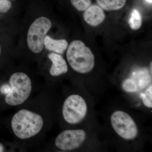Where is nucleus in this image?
<instances>
[{"label": "nucleus", "mask_w": 152, "mask_h": 152, "mask_svg": "<svg viewBox=\"0 0 152 152\" xmlns=\"http://www.w3.org/2000/svg\"><path fill=\"white\" fill-rule=\"evenodd\" d=\"M43 125L42 117L26 109L17 112L11 121L14 134L22 140L29 139L37 134L42 130Z\"/></svg>", "instance_id": "obj_1"}, {"label": "nucleus", "mask_w": 152, "mask_h": 152, "mask_svg": "<svg viewBox=\"0 0 152 152\" xmlns=\"http://www.w3.org/2000/svg\"><path fill=\"white\" fill-rule=\"evenodd\" d=\"M10 85L1 91L6 96L5 101L10 106L20 105L27 99L32 91L31 81L29 76L22 72L14 73L9 80Z\"/></svg>", "instance_id": "obj_2"}, {"label": "nucleus", "mask_w": 152, "mask_h": 152, "mask_svg": "<svg viewBox=\"0 0 152 152\" xmlns=\"http://www.w3.org/2000/svg\"><path fill=\"white\" fill-rule=\"evenodd\" d=\"M66 56L71 67L77 72L88 73L94 66V54L81 41L75 40L71 42L67 49Z\"/></svg>", "instance_id": "obj_3"}, {"label": "nucleus", "mask_w": 152, "mask_h": 152, "mask_svg": "<svg viewBox=\"0 0 152 152\" xmlns=\"http://www.w3.org/2000/svg\"><path fill=\"white\" fill-rule=\"evenodd\" d=\"M52 26V21L45 16L38 17L32 22L26 37L27 47L30 51L35 54L42 51L45 38Z\"/></svg>", "instance_id": "obj_4"}, {"label": "nucleus", "mask_w": 152, "mask_h": 152, "mask_svg": "<svg viewBox=\"0 0 152 152\" xmlns=\"http://www.w3.org/2000/svg\"><path fill=\"white\" fill-rule=\"evenodd\" d=\"M87 105L84 99L80 95L69 96L63 105V117L66 122L75 124L81 121L86 115Z\"/></svg>", "instance_id": "obj_5"}, {"label": "nucleus", "mask_w": 152, "mask_h": 152, "mask_svg": "<svg viewBox=\"0 0 152 152\" xmlns=\"http://www.w3.org/2000/svg\"><path fill=\"white\" fill-rule=\"evenodd\" d=\"M111 123L116 133L123 138L132 140L138 135L136 123L130 115L122 111H117L112 114Z\"/></svg>", "instance_id": "obj_6"}, {"label": "nucleus", "mask_w": 152, "mask_h": 152, "mask_svg": "<svg viewBox=\"0 0 152 152\" xmlns=\"http://www.w3.org/2000/svg\"><path fill=\"white\" fill-rule=\"evenodd\" d=\"M86 137V134L83 130H67L57 136L55 145L60 150L72 151L80 146Z\"/></svg>", "instance_id": "obj_7"}, {"label": "nucleus", "mask_w": 152, "mask_h": 152, "mask_svg": "<svg viewBox=\"0 0 152 152\" xmlns=\"http://www.w3.org/2000/svg\"><path fill=\"white\" fill-rule=\"evenodd\" d=\"M83 19L85 22L90 26L96 27L101 24L104 20L106 15L103 10L99 6H90L85 11Z\"/></svg>", "instance_id": "obj_8"}, {"label": "nucleus", "mask_w": 152, "mask_h": 152, "mask_svg": "<svg viewBox=\"0 0 152 152\" xmlns=\"http://www.w3.org/2000/svg\"><path fill=\"white\" fill-rule=\"evenodd\" d=\"M49 59L52 62L50 69V73L53 77H58L66 73L68 67L66 61L61 55L51 53L48 55Z\"/></svg>", "instance_id": "obj_9"}, {"label": "nucleus", "mask_w": 152, "mask_h": 152, "mask_svg": "<svg viewBox=\"0 0 152 152\" xmlns=\"http://www.w3.org/2000/svg\"><path fill=\"white\" fill-rule=\"evenodd\" d=\"M44 48L48 50L58 54L64 53L67 49L69 44L65 39H55L47 35L44 40Z\"/></svg>", "instance_id": "obj_10"}, {"label": "nucleus", "mask_w": 152, "mask_h": 152, "mask_svg": "<svg viewBox=\"0 0 152 152\" xmlns=\"http://www.w3.org/2000/svg\"><path fill=\"white\" fill-rule=\"evenodd\" d=\"M132 78L136 82L139 89L145 88L151 81V77L147 69H142L134 72Z\"/></svg>", "instance_id": "obj_11"}, {"label": "nucleus", "mask_w": 152, "mask_h": 152, "mask_svg": "<svg viewBox=\"0 0 152 152\" xmlns=\"http://www.w3.org/2000/svg\"><path fill=\"white\" fill-rule=\"evenodd\" d=\"M126 1L127 0H96L99 6L107 11L119 10L124 7Z\"/></svg>", "instance_id": "obj_12"}, {"label": "nucleus", "mask_w": 152, "mask_h": 152, "mask_svg": "<svg viewBox=\"0 0 152 152\" xmlns=\"http://www.w3.org/2000/svg\"><path fill=\"white\" fill-rule=\"evenodd\" d=\"M129 23L132 29L137 30L141 28L142 23V18L138 11L136 10H133Z\"/></svg>", "instance_id": "obj_13"}, {"label": "nucleus", "mask_w": 152, "mask_h": 152, "mask_svg": "<svg viewBox=\"0 0 152 152\" xmlns=\"http://www.w3.org/2000/svg\"><path fill=\"white\" fill-rule=\"evenodd\" d=\"M122 86L124 89L128 92H136L139 90L136 82L132 77L126 79L123 82Z\"/></svg>", "instance_id": "obj_14"}, {"label": "nucleus", "mask_w": 152, "mask_h": 152, "mask_svg": "<svg viewBox=\"0 0 152 152\" xmlns=\"http://www.w3.org/2000/svg\"><path fill=\"white\" fill-rule=\"evenodd\" d=\"M71 4L79 11H85L91 6V0H71Z\"/></svg>", "instance_id": "obj_15"}, {"label": "nucleus", "mask_w": 152, "mask_h": 152, "mask_svg": "<svg viewBox=\"0 0 152 152\" xmlns=\"http://www.w3.org/2000/svg\"><path fill=\"white\" fill-rule=\"evenodd\" d=\"M143 103L146 107H152V86L151 84L143 95Z\"/></svg>", "instance_id": "obj_16"}, {"label": "nucleus", "mask_w": 152, "mask_h": 152, "mask_svg": "<svg viewBox=\"0 0 152 152\" xmlns=\"http://www.w3.org/2000/svg\"><path fill=\"white\" fill-rule=\"evenodd\" d=\"M12 4L9 0H0V13H6L10 10Z\"/></svg>", "instance_id": "obj_17"}, {"label": "nucleus", "mask_w": 152, "mask_h": 152, "mask_svg": "<svg viewBox=\"0 0 152 152\" xmlns=\"http://www.w3.org/2000/svg\"><path fill=\"white\" fill-rule=\"evenodd\" d=\"M4 146L3 144L0 143V152H4Z\"/></svg>", "instance_id": "obj_18"}, {"label": "nucleus", "mask_w": 152, "mask_h": 152, "mask_svg": "<svg viewBox=\"0 0 152 152\" xmlns=\"http://www.w3.org/2000/svg\"><path fill=\"white\" fill-rule=\"evenodd\" d=\"M148 3H149V4H152V0H146Z\"/></svg>", "instance_id": "obj_19"}, {"label": "nucleus", "mask_w": 152, "mask_h": 152, "mask_svg": "<svg viewBox=\"0 0 152 152\" xmlns=\"http://www.w3.org/2000/svg\"><path fill=\"white\" fill-rule=\"evenodd\" d=\"M1 45H0V56H1Z\"/></svg>", "instance_id": "obj_20"}]
</instances>
